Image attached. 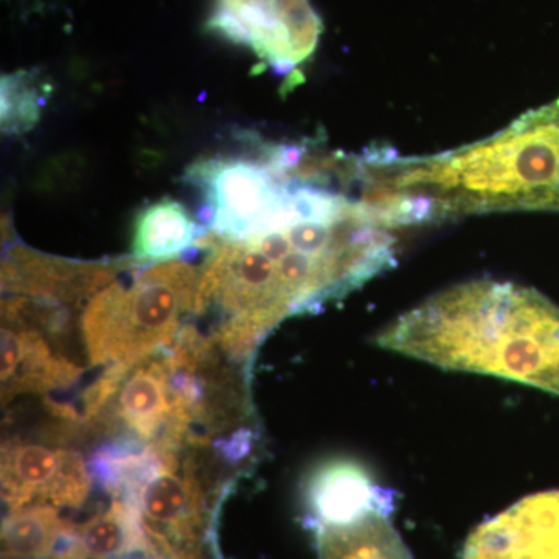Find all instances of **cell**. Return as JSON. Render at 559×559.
Wrapping results in <instances>:
<instances>
[{"label":"cell","instance_id":"cell-1","mask_svg":"<svg viewBox=\"0 0 559 559\" xmlns=\"http://www.w3.org/2000/svg\"><path fill=\"white\" fill-rule=\"evenodd\" d=\"M304 165L277 218L242 240L205 234L197 312L223 316L215 340L246 353L282 320L347 296L395 263V238L362 200Z\"/></svg>","mask_w":559,"mask_h":559},{"label":"cell","instance_id":"cell-2","mask_svg":"<svg viewBox=\"0 0 559 559\" xmlns=\"http://www.w3.org/2000/svg\"><path fill=\"white\" fill-rule=\"evenodd\" d=\"M362 201L385 226L489 212H559V98L473 145L358 159Z\"/></svg>","mask_w":559,"mask_h":559},{"label":"cell","instance_id":"cell-3","mask_svg":"<svg viewBox=\"0 0 559 559\" xmlns=\"http://www.w3.org/2000/svg\"><path fill=\"white\" fill-rule=\"evenodd\" d=\"M377 344L559 396V308L514 283L474 280L441 290L381 330Z\"/></svg>","mask_w":559,"mask_h":559},{"label":"cell","instance_id":"cell-4","mask_svg":"<svg viewBox=\"0 0 559 559\" xmlns=\"http://www.w3.org/2000/svg\"><path fill=\"white\" fill-rule=\"evenodd\" d=\"M201 274L167 261L95 294L81 316V336L92 366L131 367L175 344L180 319L197 307Z\"/></svg>","mask_w":559,"mask_h":559},{"label":"cell","instance_id":"cell-5","mask_svg":"<svg viewBox=\"0 0 559 559\" xmlns=\"http://www.w3.org/2000/svg\"><path fill=\"white\" fill-rule=\"evenodd\" d=\"M304 154L297 146H272L261 160L194 162L186 179L201 190L202 226L224 240H242L266 229L288 200Z\"/></svg>","mask_w":559,"mask_h":559},{"label":"cell","instance_id":"cell-6","mask_svg":"<svg viewBox=\"0 0 559 559\" xmlns=\"http://www.w3.org/2000/svg\"><path fill=\"white\" fill-rule=\"evenodd\" d=\"M146 554L154 559H204L210 535V506L190 462L176 452L159 463L134 496Z\"/></svg>","mask_w":559,"mask_h":559},{"label":"cell","instance_id":"cell-7","mask_svg":"<svg viewBox=\"0 0 559 559\" xmlns=\"http://www.w3.org/2000/svg\"><path fill=\"white\" fill-rule=\"evenodd\" d=\"M207 31L289 73L318 49L323 25L310 0H216Z\"/></svg>","mask_w":559,"mask_h":559},{"label":"cell","instance_id":"cell-8","mask_svg":"<svg viewBox=\"0 0 559 559\" xmlns=\"http://www.w3.org/2000/svg\"><path fill=\"white\" fill-rule=\"evenodd\" d=\"M90 492V477L75 452L36 443L3 448L2 496L9 511L22 507H79Z\"/></svg>","mask_w":559,"mask_h":559},{"label":"cell","instance_id":"cell-9","mask_svg":"<svg viewBox=\"0 0 559 559\" xmlns=\"http://www.w3.org/2000/svg\"><path fill=\"white\" fill-rule=\"evenodd\" d=\"M463 559H559V489L514 503L474 530Z\"/></svg>","mask_w":559,"mask_h":559},{"label":"cell","instance_id":"cell-10","mask_svg":"<svg viewBox=\"0 0 559 559\" xmlns=\"http://www.w3.org/2000/svg\"><path fill=\"white\" fill-rule=\"evenodd\" d=\"M308 496L316 524H348L373 510H393L392 495L353 463H333L320 469Z\"/></svg>","mask_w":559,"mask_h":559},{"label":"cell","instance_id":"cell-11","mask_svg":"<svg viewBox=\"0 0 559 559\" xmlns=\"http://www.w3.org/2000/svg\"><path fill=\"white\" fill-rule=\"evenodd\" d=\"M207 229L180 202L164 198L140 210L132 223L131 259L143 263L175 261L198 245Z\"/></svg>","mask_w":559,"mask_h":559},{"label":"cell","instance_id":"cell-12","mask_svg":"<svg viewBox=\"0 0 559 559\" xmlns=\"http://www.w3.org/2000/svg\"><path fill=\"white\" fill-rule=\"evenodd\" d=\"M393 510H373L348 524H316L319 559H414L390 522Z\"/></svg>","mask_w":559,"mask_h":559},{"label":"cell","instance_id":"cell-13","mask_svg":"<svg viewBox=\"0 0 559 559\" xmlns=\"http://www.w3.org/2000/svg\"><path fill=\"white\" fill-rule=\"evenodd\" d=\"M2 98V132L7 135H22L32 131L40 119L46 95L44 84L33 72L7 73L0 87Z\"/></svg>","mask_w":559,"mask_h":559}]
</instances>
